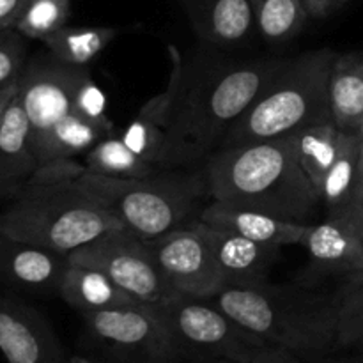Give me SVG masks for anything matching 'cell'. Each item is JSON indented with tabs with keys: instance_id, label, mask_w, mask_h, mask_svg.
<instances>
[{
	"instance_id": "cell-1",
	"label": "cell",
	"mask_w": 363,
	"mask_h": 363,
	"mask_svg": "<svg viewBox=\"0 0 363 363\" xmlns=\"http://www.w3.org/2000/svg\"><path fill=\"white\" fill-rule=\"evenodd\" d=\"M211 201L308 223L321 195L301 169L296 135L222 147L204 167Z\"/></svg>"
},
{
	"instance_id": "cell-2",
	"label": "cell",
	"mask_w": 363,
	"mask_h": 363,
	"mask_svg": "<svg viewBox=\"0 0 363 363\" xmlns=\"http://www.w3.org/2000/svg\"><path fill=\"white\" fill-rule=\"evenodd\" d=\"M286 60H252L223 67L188 91L183 84L160 169H186L215 155L227 131L282 69Z\"/></svg>"
},
{
	"instance_id": "cell-3",
	"label": "cell",
	"mask_w": 363,
	"mask_h": 363,
	"mask_svg": "<svg viewBox=\"0 0 363 363\" xmlns=\"http://www.w3.org/2000/svg\"><path fill=\"white\" fill-rule=\"evenodd\" d=\"M208 300L272 347L294 354L335 350L337 294L266 282L225 287Z\"/></svg>"
},
{
	"instance_id": "cell-4",
	"label": "cell",
	"mask_w": 363,
	"mask_h": 363,
	"mask_svg": "<svg viewBox=\"0 0 363 363\" xmlns=\"http://www.w3.org/2000/svg\"><path fill=\"white\" fill-rule=\"evenodd\" d=\"M337 53L330 48L287 59L247 112L227 131L222 147L291 137L332 119L330 77Z\"/></svg>"
},
{
	"instance_id": "cell-5",
	"label": "cell",
	"mask_w": 363,
	"mask_h": 363,
	"mask_svg": "<svg viewBox=\"0 0 363 363\" xmlns=\"http://www.w3.org/2000/svg\"><path fill=\"white\" fill-rule=\"evenodd\" d=\"M74 186L119 220L142 240H155L181 229L204 195L206 172L160 170L145 177H108L82 169L71 179Z\"/></svg>"
},
{
	"instance_id": "cell-6",
	"label": "cell",
	"mask_w": 363,
	"mask_h": 363,
	"mask_svg": "<svg viewBox=\"0 0 363 363\" xmlns=\"http://www.w3.org/2000/svg\"><path fill=\"white\" fill-rule=\"evenodd\" d=\"M113 229L123 223L73 181L28 179L0 211V233L62 255Z\"/></svg>"
},
{
	"instance_id": "cell-7",
	"label": "cell",
	"mask_w": 363,
	"mask_h": 363,
	"mask_svg": "<svg viewBox=\"0 0 363 363\" xmlns=\"http://www.w3.org/2000/svg\"><path fill=\"white\" fill-rule=\"evenodd\" d=\"M149 307L188 360L245 363L272 347L209 300L172 294Z\"/></svg>"
},
{
	"instance_id": "cell-8",
	"label": "cell",
	"mask_w": 363,
	"mask_h": 363,
	"mask_svg": "<svg viewBox=\"0 0 363 363\" xmlns=\"http://www.w3.org/2000/svg\"><path fill=\"white\" fill-rule=\"evenodd\" d=\"M85 337L106 363H184L188 360L149 305L84 314Z\"/></svg>"
},
{
	"instance_id": "cell-9",
	"label": "cell",
	"mask_w": 363,
	"mask_h": 363,
	"mask_svg": "<svg viewBox=\"0 0 363 363\" xmlns=\"http://www.w3.org/2000/svg\"><path fill=\"white\" fill-rule=\"evenodd\" d=\"M67 262L94 268L144 305L172 296L147 243L128 229H113L67 255Z\"/></svg>"
},
{
	"instance_id": "cell-10",
	"label": "cell",
	"mask_w": 363,
	"mask_h": 363,
	"mask_svg": "<svg viewBox=\"0 0 363 363\" xmlns=\"http://www.w3.org/2000/svg\"><path fill=\"white\" fill-rule=\"evenodd\" d=\"M89 67H77L57 60L52 53L27 60L18 78V98L30 124L32 149L43 144L46 135L69 113L74 112L78 87Z\"/></svg>"
},
{
	"instance_id": "cell-11",
	"label": "cell",
	"mask_w": 363,
	"mask_h": 363,
	"mask_svg": "<svg viewBox=\"0 0 363 363\" xmlns=\"http://www.w3.org/2000/svg\"><path fill=\"white\" fill-rule=\"evenodd\" d=\"M144 241L174 294L208 300L225 289L211 247L195 223Z\"/></svg>"
},
{
	"instance_id": "cell-12",
	"label": "cell",
	"mask_w": 363,
	"mask_h": 363,
	"mask_svg": "<svg viewBox=\"0 0 363 363\" xmlns=\"http://www.w3.org/2000/svg\"><path fill=\"white\" fill-rule=\"evenodd\" d=\"M0 351L7 363H66L52 325L18 298L0 296Z\"/></svg>"
},
{
	"instance_id": "cell-13",
	"label": "cell",
	"mask_w": 363,
	"mask_h": 363,
	"mask_svg": "<svg viewBox=\"0 0 363 363\" xmlns=\"http://www.w3.org/2000/svg\"><path fill=\"white\" fill-rule=\"evenodd\" d=\"M67 255L0 233V284L9 289L45 296L59 294Z\"/></svg>"
},
{
	"instance_id": "cell-14",
	"label": "cell",
	"mask_w": 363,
	"mask_h": 363,
	"mask_svg": "<svg viewBox=\"0 0 363 363\" xmlns=\"http://www.w3.org/2000/svg\"><path fill=\"white\" fill-rule=\"evenodd\" d=\"M169 52L170 60H172L169 84L165 85L163 91L152 96L144 106H140L130 126L121 135V138L138 156L156 167H160V162H162L167 135H169L177 99H179L181 89L184 84L183 55L176 46H169Z\"/></svg>"
},
{
	"instance_id": "cell-15",
	"label": "cell",
	"mask_w": 363,
	"mask_h": 363,
	"mask_svg": "<svg viewBox=\"0 0 363 363\" xmlns=\"http://www.w3.org/2000/svg\"><path fill=\"white\" fill-rule=\"evenodd\" d=\"M208 240L225 287H254L268 282V275L280 255L279 247L257 243L248 238L195 222Z\"/></svg>"
},
{
	"instance_id": "cell-16",
	"label": "cell",
	"mask_w": 363,
	"mask_h": 363,
	"mask_svg": "<svg viewBox=\"0 0 363 363\" xmlns=\"http://www.w3.org/2000/svg\"><path fill=\"white\" fill-rule=\"evenodd\" d=\"M199 222L213 229L227 230V233L248 238L257 243L279 248L286 245H301L308 225L303 222L280 218V216L269 215L259 209L220 201H211V204L206 206L199 215Z\"/></svg>"
},
{
	"instance_id": "cell-17",
	"label": "cell",
	"mask_w": 363,
	"mask_h": 363,
	"mask_svg": "<svg viewBox=\"0 0 363 363\" xmlns=\"http://www.w3.org/2000/svg\"><path fill=\"white\" fill-rule=\"evenodd\" d=\"M301 245L319 273L354 275L363 266V238L346 216H326L321 223H308Z\"/></svg>"
},
{
	"instance_id": "cell-18",
	"label": "cell",
	"mask_w": 363,
	"mask_h": 363,
	"mask_svg": "<svg viewBox=\"0 0 363 363\" xmlns=\"http://www.w3.org/2000/svg\"><path fill=\"white\" fill-rule=\"evenodd\" d=\"M38 169L30 140V124L18 94L0 126V197L13 195Z\"/></svg>"
},
{
	"instance_id": "cell-19",
	"label": "cell",
	"mask_w": 363,
	"mask_h": 363,
	"mask_svg": "<svg viewBox=\"0 0 363 363\" xmlns=\"http://www.w3.org/2000/svg\"><path fill=\"white\" fill-rule=\"evenodd\" d=\"M59 296L82 315L140 305V301L121 289L105 273L71 262H67V268L62 275Z\"/></svg>"
},
{
	"instance_id": "cell-20",
	"label": "cell",
	"mask_w": 363,
	"mask_h": 363,
	"mask_svg": "<svg viewBox=\"0 0 363 363\" xmlns=\"http://www.w3.org/2000/svg\"><path fill=\"white\" fill-rule=\"evenodd\" d=\"M195 27L213 45H241L255 27L252 0H208L195 18Z\"/></svg>"
},
{
	"instance_id": "cell-21",
	"label": "cell",
	"mask_w": 363,
	"mask_h": 363,
	"mask_svg": "<svg viewBox=\"0 0 363 363\" xmlns=\"http://www.w3.org/2000/svg\"><path fill=\"white\" fill-rule=\"evenodd\" d=\"M332 119L342 130L354 131L363 119V57L337 55L330 77Z\"/></svg>"
},
{
	"instance_id": "cell-22",
	"label": "cell",
	"mask_w": 363,
	"mask_h": 363,
	"mask_svg": "<svg viewBox=\"0 0 363 363\" xmlns=\"http://www.w3.org/2000/svg\"><path fill=\"white\" fill-rule=\"evenodd\" d=\"M346 133L347 130L339 128L333 121L314 124V126H308L294 133L301 169L305 170L312 184L318 188L319 195H321V186L325 183L326 174L339 158Z\"/></svg>"
},
{
	"instance_id": "cell-23",
	"label": "cell",
	"mask_w": 363,
	"mask_h": 363,
	"mask_svg": "<svg viewBox=\"0 0 363 363\" xmlns=\"http://www.w3.org/2000/svg\"><path fill=\"white\" fill-rule=\"evenodd\" d=\"M119 30L113 27H66L45 41L46 50L57 60L69 66L87 67L113 39Z\"/></svg>"
},
{
	"instance_id": "cell-24",
	"label": "cell",
	"mask_w": 363,
	"mask_h": 363,
	"mask_svg": "<svg viewBox=\"0 0 363 363\" xmlns=\"http://www.w3.org/2000/svg\"><path fill=\"white\" fill-rule=\"evenodd\" d=\"M358 151L360 137L357 131L347 130L339 158L326 174L321 186V202L328 209V216H340L347 211L357 191Z\"/></svg>"
},
{
	"instance_id": "cell-25",
	"label": "cell",
	"mask_w": 363,
	"mask_h": 363,
	"mask_svg": "<svg viewBox=\"0 0 363 363\" xmlns=\"http://www.w3.org/2000/svg\"><path fill=\"white\" fill-rule=\"evenodd\" d=\"M84 167L92 174L108 177H145L160 172V167L138 156L117 135L101 138L84 155Z\"/></svg>"
},
{
	"instance_id": "cell-26",
	"label": "cell",
	"mask_w": 363,
	"mask_h": 363,
	"mask_svg": "<svg viewBox=\"0 0 363 363\" xmlns=\"http://www.w3.org/2000/svg\"><path fill=\"white\" fill-rule=\"evenodd\" d=\"M255 28L269 43H287L296 38L307 21L303 0H252Z\"/></svg>"
},
{
	"instance_id": "cell-27",
	"label": "cell",
	"mask_w": 363,
	"mask_h": 363,
	"mask_svg": "<svg viewBox=\"0 0 363 363\" xmlns=\"http://www.w3.org/2000/svg\"><path fill=\"white\" fill-rule=\"evenodd\" d=\"M363 350V280L351 279L337 293L335 350Z\"/></svg>"
},
{
	"instance_id": "cell-28",
	"label": "cell",
	"mask_w": 363,
	"mask_h": 363,
	"mask_svg": "<svg viewBox=\"0 0 363 363\" xmlns=\"http://www.w3.org/2000/svg\"><path fill=\"white\" fill-rule=\"evenodd\" d=\"M69 14L71 0H28L14 28L23 38L45 43L66 27Z\"/></svg>"
},
{
	"instance_id": "cell-29",
	"label": "cell",
	"mask_w": 363,
	"mask_h": 363,
	"mask_svg": "<svg viewBox=\"0 0 363 363\" xmlns=\"http://www.w3.org/2000/svg\"><path fill=\"white\" fill-rule=\"evenodd\" d=\"M16 28L0 32V89L16 82L27 66V43Z\"/></svg>"
},
{
	"instance_id": "cell-30",
	"label": "cell",
	"mask_w": 363,
	"mask_h": 363,
	"mask_svg": "<svg viewBox=\"0 0 363 363\" xmlns=\"http://www.w3.org/2000/svg\"><path fill=\"white\" fill-rule=\"evenodd\" d=\"M28 0H0V32L16 27Z\"/></svg>"
},
{
	"instance_id": "cell-31",
	"label": "cell",
	"mask_w": 363,
	"mask_h": 363,
	"mask_svg": "<svg viewBox=\"0 0 363 363\" xmlns=\"http://www.w3.org/2000/svg\"><path fill=\"white\" fill-rule=\"evenodd\" d=\"M245 363H305L298 360V354L289 353V351L279 350V347H268V350L261 351L259 354H255L252 360Z\"/></svg>"
},
{
	"instance_id": "cell-32",
	"label": "cell",
	"mask_w": 363,
	"mask_h": 363,
	"mask_svg": "<svg viewBox=\"0 0 363 363\" xmlns=\"http://www.w3.org/2000/svg\"><path fill=\"white\" fill-rule=\"evenodd\" d=\"M305 7H307L308 16L312 18H325L328 16L332 11H335L337 0H303Z\"/></svg>"
},
{
	"instance_id": "cell-33",
	"label": "cell",
	"mask_w": 363,
	"mask_h": 363,
	"mask_svg": "<svg viewBox=\"0 0 363 363\" xmlns=\"http://www.w3.org/2000/svg\"><path fill=\"white\" fill-rule=\"evenodd\" d=\"M340 216H346V218L350 220L354 227H357V230L363 238V195H360V197H358L357 201L351 204V208Z\"/></svg>"
},
{
	"instance_id": "cell-34",
	"label": "cell",
	"mask_w": 363,
	"mask_h": 363,
	"mask_svg": "<svg viewBox=\"0 0 363 363\" xmlns=\"http://www.w3.org/2000/svg\"><path fill=\"white\" fill-rule=\"evenodd\" d=\"M16 94H18V80L7 85V87L0 89V126H2V121L4 117H6L7 108H9L11 101H13V98Z\"/></svg>"
},
{
	"instance_id": "cell-35",
	"label": "cell",
	"mask_w": 363,
	"mask_h": 363,
	"mask_svg": "<svg viewBox=\"0 0 363 363\" xmlns=\"http://www.w3.org/2000/svg\"><path fill=\"white\" fill-rule=\"evenodd\" d=\"M360 195H363V138L360 137V151H358V179H357V191H354L353 202L357 201ZM351 202V204H353ZM351 208V206H350ZM347 208V209H350Z\"/></svg>"
},
{
	"instance_id": "cell-36",
	"label": "cell",
	"mask_w": 363,
	"mask_h": 363,
	"mask_svg": "<svg viewBox=\"0 0 363 363\" xmlns=\"http://www.w3.org/2000/svg\"><path fill=\"white\" fill-rule=\"evenodd\" d=\"M66 363H92V362L85 360V358H80V357H71V358H67Z\"/></svg>"
},
{
	"instance_id": "cell-37",
	"label": "cell",
	"mask_w": 363,
	"mask_h": 363,
	"mask_svg": "<svg viewBox=\"0 0 363 363\" xmlns=\"http://www.w3.org/2000/svg\"><path fill=\"white\" fill-rule=\"evenodd\" d=\"M311 363H363L362 362H346V360H315V362H311Z\"/></svg>"
},
{
	"instance_id": "cell-38",
	"label": "cell",
	"mask_w": 363,
	"mask_h": 363,
	"mask_svg": "<svg viewBox=\"0 0 363 363\" xmlns=\"http://www.w3.org/2000/svg\"><path fill=\"white\" fill-rule=\"evenodd\" d=\"M351 279H358V280H363V266H362V269L360 272H357L354 273V275H350Z\"/></svg>"
},
{
	"instance_id": "cell-39",
	"label": "cell",
	"mask_w": 363,
	"mask_h": 363,
	"mask_svg": "<svg viewBox=\"0 0 363 363\" xmlns=\"http://www.w3.org/2000/svg\"><path fill=\"white\" fill-rule=\"evenodd\" d=\"M354 131H357V133H358V137L363 138V119H362V123L358 124V128H357V130H354Z\"/></svg>"
},
{
	"instance_id": "cell-40",
	"label": "cell",
	"mask_w": 363,
	"mask_h": 363,
	"mask_svg": "<svg viewBox=\"0 0 363 363\" xmlns=\"http://www.w3.org/2000/svg\"><path fill=\"white\" fill-rule=\"evenodd\" d=\"M347 2H351V0H337V6H335V11L339 9V7H342V6H346Z\"/></svg>"
},
{
	"instance_id": "cell-41",
	"label": "cell",
	"mask_w": 363,
	"mask_h": 363,
	"mask_svg": "<svg viewBox=\"0 0 363 363\" xmlns=\"http://www.w3.org/2000/svg\"><path fill=\"white\" fill-rule=\"evenodd\" d=\"M0 296H2V291H0Z\"/></svg>"
}]
</instances>
